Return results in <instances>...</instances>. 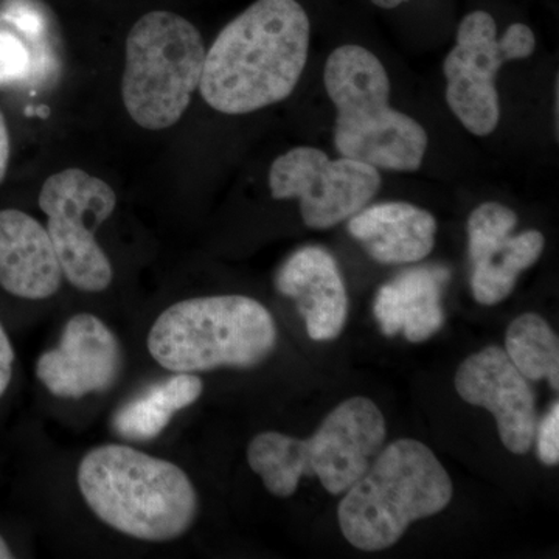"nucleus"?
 Masks as SVG:
<instances>
[{"label": "nucleus", "mask_w": 559, "mask_h": 559, "mask_svg": "<svg viewBox=\"0 0 559 559\" xmlns=\"http://www.w3.org/2000/svg\"><path fill=\"white\" fill-rule=\"evenodd\" d=\"M200 31L171 11H151L127 36L121 98L138 127L168 130L200 90L205 61Z\"/></svg>", "instance_id": "obj_6"}, {"label": "nucleus", "mask_w": 559, "mask_h": 559, "mask_svg": "<svg viewBox=\"0 0 559 559\" xmlns=\"http://www.w3.org/2000/svg\"><path fill=\"white\" fill-rule=\"evenodd\" d=\"M13 558V551H11L9 544L3 539V536L0 535V559H11Z\"/></svg>", "instance_id": "obj_27"}, {"label": "nucleus", "mask_w": 559, "mask_h": 559, "mask_svg": "<svg viewBox=\"0 0 559 559\" xmlns=\"http://www.w3.org/2000/svg\"><path fill=\"white\" fill-rule=\"evenodd\" d=\"M506 352L527 380H547L550 388L558 392L559 341L540 316L527 312L510 323Z\"/></svg>", "instance_id": "obj_20"}, {"label": "nucleus", "mask_w": 559, "mask_h": 559, "mask_svg": "<svg viewBox=\"0 0 559 559\" xmlns=\"http://www.w3.org/2000/svg\"><path fill=\"white\" fill-rule=\"evenodd\" d=\"M538 457L544 465L555 466L559 463V404L555 401L546 417L538 421L535 432Z\"/></svg>", "instance_id": "obj_23"}, {"label": "nucleus", "mask_w": 559, "mask_h": 559, "mask_svg": "<svg viewBox=\"0 0 559 559\" xmlns=\"http://www.w3.org/2000/svg\"><path fill=\"white\" fill-rule=\"evenodd\" d=\"M11 154V142L9 124H7L5 116L0 110V183L5 179L7 170H9Z\"/></svg>", "instance_id": "obj_25"}, {"label": "nucleus", "mask_w": 559, "mask_h": 559, "mask_svg": "<svg viewBox=\"0 0 559 559\" xmlns=\"http://www.w3.org/2000/svg\"><path fill=\"white\" fill-rule=\"evenodd\" d=\"M76 481L95 516L134 539H178L197 520L198 492L186 471L127 444L87 452Z\"/></svg>", "instance_id": "obj_2"}, {"label": "nucleus", "mask_w": 559, "mask_h": 559, "mask_svg": "<svg viewBox=\"0 0 559 559\" xmlns=\"http://www.w3.org/2000/svg\"><path fill=\"white\" fill-rule=\"evenodd\" d=\"M450 271L443 266H418L401 272L382 285L374 297L373 314L382 334H404L418 344L430 340L444 325L441 307Z\"/></svg>", "instance_id": "obj_15"}, {"label": "nucleus", "mask_w": 559, "mask_h": 559, "mask_svg": "<svg viewBox=\"0 0 559 559\" xmlns=\"http://www.w3.org/2000/svg\"><path fill=\"white\" fill-rule=\"evenodd\" d=\"M39 207L62 275L83 293H103L112 283V264L95 231L117 209V194L105 180L80 168H66L46 179Z\"/></svg>", "instance_id": "obj_7"}, {"label": "nucleus", "mask_w": 559, "mask_h": 559, "mask_svg": "<svg viewBox=\"0 0 559 559\" xmlns=\"http://www.w3.org/2000/svg\"><path fill=\"white\" fill-rule=\"evenodd\" d=\"M518 226V215L499 202H485L474 209L468 219V253L476 263L489 250L506 240Z\"/></svg>", "instance_id": "obj_21"}, {"label": "nucleus", "mask_w": 559, "mask_h": 559, "mask_svg": "<svg viewBox=\"0 0 559 559\" xmlns=\"http://www.w3.org/2000/svg\"><path fill=\"white\" fill-rule=\"evenodd\" d=\"M31 62L25 44L9 32H0V84L25 79Z\"/></svg>", "instance_id": "obj_22"}, {"label": "nucleus", "mask_w": 559, "mask_h": 559, "mask_svg": "<svg viewBox=\"0 0 559 559\" xmlns=\"http://www.w3.org/2000/svg\"><path fill=\"white\" fill-rule=\"evenodd\" d=\"M248 462L267 491L277 498L293 496L301 477H314L308 441L274 430L261 432L250 441Z\"/></svg>", "instance_id": "obj_19"}, {"label": "nucleus", "mask_w": 559, "mask_h": 559, "mask_svg": "<svg viewBox=\"0 0 559 559\" xmlns=\"http://www.w3.org/2000/svg\"><path fill=\"white\" fill-rule=\"evenodd\" d=\"M323 81L337 109L334 145L341 156L392 171L421 167L428 134L389 105L388 70L377 55L353 44L337 47L326 60Z\"/></svg>", "instance_id": "obj_3"}, {"label": "nucleus", "mask_w": 559, "mask_h": 559, "mask_svg": "<svg viewBox=\"0 0 559 559\" xmlns=\"http://www.w3.org/2000/svg\"><path fill=\"white\" fill-rule=\"evenodd\" d=\"M544 246L546 240L538 230H525L516 237L509 235L487 255L473 263L471 289L474 299L485 307L506 300L513 293L521 272L528 270L543 255Z\"/></svg>", "instance_id": "obj_18"}, {"label": "nucleus", "mask_w": 559, "mask_h": 559, "mask_svg": "<svg viewBox=\"0 0 559 559\" xmlns=\"http://www.w3.org/2000/svg\"><path fill=\"white\" fill-rule=\"evenodd\" d=\"M270 311L246 296H209L178 301L151 326L148 352L173 373H201L259 366L277 345Z\"/></svg>", "instance_id": "obj_5"}, {"label": "nucleus", "mask_w": 559, "mask_h": 559, "mask_svg": "<svg viewBox=\"0 0 559 559\" xmlns=\"http://www.w3.org/2000/svg\"><path fill=\"white\" fill-rule=\"evenodd\" d=\"M120 342L97 316L81 312L62 330L60 344L43 353L36 377L58 399H83L106 392L119 380Z\"/></svg>", "instance_id": "obj_12"}, {"label": "nucleus", "mask_w": 559, "mask_h": 559, "mask_svg": "<svg viewBox=\"0 0 559 559\" xmlns=\"http://www.w3.org/2000/svg\"><path fill=\"white\" fill-rule=\"evenodd\" d=\"M452 491L450 474L425 443L393 441L345 492L337 509L342 533L356 549H389L412 522L447 509Z\"/></svg>", "instance_id": "obj_4"}, {"label": "nucleus", "mask_w": 559, "mask_h": 559, "mask_svg": "<svg viewBox=\"0 0 559 559\" xmlns=\"http://www.w3.org/2000/svg\"><path fill=\"white\" fill-rule=\"evenodd\" d=\"M62 278L46 227L21 210H0V286L20 299L46 300Z\"/></svg>", "instance_id": "obj_14"}, {"label": "nucleus", "mask_w": 559, "mask_h": 559, "mask_svg": "<svg viewBox=\"0 0 559 559\" xmlns=\"http://www.w3.org/2000/svg\"><path fill=\"white\" fill-rule=\"evenodd\" d=\"M536 38L525 24H511L498 39V25L487 11H473L460 22L457 44L444 60L447 102L471 134H491L500 119L496 75L503 62L525 60Z\"/></svg>", "instance_id": "obj_8"}, {"label": "nucleus", "mask_w": 559, "mask_h": 559, "mask_svg": "<svg viewBox=\"0 0 559 559\" xmlns=\"http://www.w3.org/2000/svg\"><path fill=\"white\" fill-rule=\"evenodd\" d=\"M409 2V0H371L373 5L380 7L384 10H393L396 7L403 5V3Z\"/></svg>", "instance_id": "obj_26"}, {"label": "nucleus", "mask_w": 559, "mask_h": 559, "mask_svg": "<svg viewBox=\"0 0 559 559\" xmlns=\"http://www.w3.org/2000/svg\"><path fill=\"white\" fill-rule=\"evenodd\" d=\"M384 415L364 396L341 403L308 439L312 474L331 495H345L366 476L384 447Z\"/></svg>", "instance_id": "obj_11"}, {"label": "nucleus", "mask_w": 559, "mask_h": 559, "mask_svg": "<svg viewBox=\"0 0 559 559\" xmlns=\"http://www.w3.org/2000/svg\"><path fill=\"white\" fill-rule=\"evenodd\" d=\"M275 286L296 301L312 341H333L344 330L348 297L336 260L325 249L307 246L280 267Z\"/></svg>", "instance_id": "obj_13"}, {"label": "nucleus", "mask_w": 559, "mask_h": 559, "mask_svg": "<svg viewBox=\"0 0 559 559\" xmlns=\"http://www.w3.org/2000/svg\"><path fill=\"white\" fill-rule=\"evenodd\" d=\"M14 349L7 331L0 323V399L5 395L13 378Z\"/></svg>", "instance_id": "obj_24"}, {"label": "nucleus", "mask_w": 559, "mask_h": 559, "mask_svg": "<svg viewBox=\"0 0 559 559\" xmlns=\"http://www.w3.org/2000/svg\"><path fill=\"white\" fill-rule=\"evenodd\" d=\"M310 38V17L297 0H255L205 53L202 98L227 116L286 100L307 66Z\"/></svg>", "instance_id": "obj_1"}, {"label": "nucleus", "mask_w": 559, "mask_h": 559, "mask_svg": "<svg viewBox=\"0 0 559 559\" xmlns=\"http://www.w3.org/2000/svg\"><path fill=\"white\" fill-rule=\"evenodd\" d=\"M274 200H299L311 229H330L360 212L381 189L378 168L349 157L330 159L325 151L297 146L271 165Z\"/></svg>", "instance_id": "obj_9"}, {"label": "nucleus", "mask_w": 559, "mask_h": 559, "mask_svg": "<svg viewBox=\"0 0 559 559\" xmlns=\"http://www.w3.org/2000/svg\"><path fill=\"white\" fill-rule=\"evenodd\" d=\"M348 231L378 263L409 264L432 252L437 221L409 202H382L353 215Z\"/></svg>", "instance_id": "obj_16"}, {"label": "nucleus", "mask_w": 559, "mask_h": 559, "mask_svg": "<svg viewBox=\"0 0 559 559\" xmlns=\"http://www.w3.org/2000/svg\"><path fill=\"white\" fill-rule=\"evenodd\" d=\"M204 392V382L194 373H175L156 382L114 414L117 436L131 441H150L159 437L179 411L197 403Z\"/></svg>", "instance_id": "obj_17"}, {"label": "nucleus", "mask_w": 559, "mask_h": 559, "mask_svg": "<svg viewBox=\"0 0 559 559\" xmlns=\"http://www.w3.org/2000/svg\"><path fill=\"white\" fill-rule=\"evenodd\" d=\"M454 384L460 399L495 415L507 450L518 455L528 452L538 426L536 395L506 349L489 345L471 355L459 367Z\"/></svg>", "instance_id": "obj_10"}]
</instances>
